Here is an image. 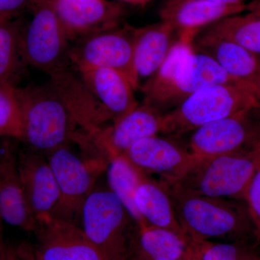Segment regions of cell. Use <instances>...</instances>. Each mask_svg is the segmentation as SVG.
<instances>
[{"label":"cell","instance_id":"cell-1","mask_svg":"<svg viewBox=\"0 0 260 260\" xmlns=\"http://www.w3.org/2000/svg\"><path fill=\"white\" fill-rule=\"evenodd\" d=\"M191 41L179 37L164 64L141 86L144 102L164 115L200 89L218 84L242 83L211 57L194 51Z\"/></svg>","mask_w":260,"mask_h":260},{"label":"cell","instance_id":"cell-2","mask_svg":"<svg viewBox=\"0 0 260 260\" xmlns=\"http://www.w3.org/2000/svg\"><path fill=\"white\" fill-rule=\"evenodd\" d=\"M161 181L188 239L213 242L259 241L244 200L196 194L175 183Z\"/></svg>","mask_w":260,"mask_h":260},{"label":"cell","instance_id":"cell-3","mask_svg":"<svg viewBox=\"0 0 260 260\" xmlns=\"http://www.w3.org/2000/svg\"><path fill=\"white\" fill-rule=\"evenodd\" d=\"M16 93L23 117L24 144L46 155L73 142L78 126L50 81L17 87Z\"/></svg>","mask_w":260,"mask_h":260},{"label":"cell","instance_id":"cell-4","mask_svg":"<svg viewBox=\"0 0 260 260\" xmlns=\"http://www.w3.org/2000/svg\"><path fill=\"white\" fill-rule=\"evenodd\" d=\"M259 102L242 83L209 85L164 114L161 133L178 139Z\"/></svg>","mask_w":260,"mask_h":260},{"label":"cell","instance_id":"cell-5","mask_svg":"<svg viewBox=\"0 0 260 260\" xmlns=\"http://www.w3.org/2000/svg\"><path fill=\"white\" fill-rule=\"evenodd\" d=\"M79 226L108 260H121L138 224L108 186L96 184L82 206Z\"/></svg>","mask_w":260,"mask_h":260},{"label":"cell","instance_id":"cell-6","mask_svg":"<svg viewBox=\"0 0 260 260\" xmlns=\"http://www.w3.org/2000/svg\"><path fill=\"white\" fill-rule=\"evenodd\" d=\"M259 167L260 150L197 158L188 172L174 183L196 194L244 200Z\"/></svg>","mask_w":260,"mask_h":260},{"label":"cell","instance_id":"cell-7","mask_svg":"<svg viewBox=\"0 0 260 260\" xmlns=\"http://www.w3.org/2000/svg\"><path fill=\"white\" fill-rule=\"evenodd\" d=\"M29 10L32 18L25 24L22 52L27 64L48 75L69 68V36L48 0H34Z\"/></svg>","mask_w":260,"mask_h":260},{"label":"cell","instance_id":"cell-8","mask_svg":"<svg viewBox=\"0 0 260 260\" xmlns=\"http://www.w3.org/2000/svg\"><path fill=\"white\" fill-rule=\"evenodd\" d=\"M59 188V205L54 218L79 225L84 202L96 186L98 178L109 162L78 155L69 144L46 155Z\"/></svg>","mask_w":260,"mask_h":260},{"label":"cell","instance_id":"cell-9","mask_svg":"<svg viewBox=\"0 0 260 260\" xmlns=\"http://www.w3.org/2000/svg\"><path fill=\"white\" fill-rule=\"evenodd\" d=\"M186 147L196 158L260 150V102L190 133Z\"/></svg>","mask_w":260,"mask_h":260},{"label":"cell","instance_id":"cell-10","mask_svg":"<svg viewBox=\"0 0 260 260\" xmlns=\"http://www.w3.org/2000/svg\"><path fill=\"white\" fill-rule=\"evenodd\" d=\"M136 28L124 24L78 39L70 51L74 69L102 68L118 72L125 77L135 90L140 78L135 63Z\"/></svg>","mask_w":260,"mask_h":260},{"label":"cell","instance_id":"cell-11","mask_svg":"<svg viewBox=\"0 0 260 260\" xmlns=\"http://www.w3.org/2000/svg\"><path fill=\"white\" fill-rule=\"evenodd\" d=\"M123 155L145 175L169 183L179 181L197 160L186 145L158 135L140 140Z\"/></svg>","mask_w":260,"mask_h":260},{"label":"cell","instance_id":"cell-12","mask_svg":"<svg viewBox=\"0 0 260 260\" xmlns=\"http://www.w3.org/2000/svg\"><path fill=\"white\" fill-rule=\"evenodd\" d=\"M32 260H108L79 225L55 218L39 223Z\"/></svg>","mask_w":260,"mask_h":260},{"label":"cell","instance_id":"cell-13","mask_svg":"<svg viewBox=\"0 0 260 260\" xmlns=\"http://www.w3.org/2000/svg\"><path fill=\"white\" fill-rule=\"evenodd\" d=\"M55 10L70 41L120 25L125 9L109 0H48Z\"/></svg>","mask_w":260,"mask_h":260},{"label":"cell","instance_id":"cell-14","mask_svg":"<svg viewBox=\"0 0 260 260\" xmlns=\"http://www.w3.org/2000/svg\"><path fill=\"white\" fill-rule=\"evenodd\" d=\"M18 167L38 225L46 219L54 218L60 195L47 156L25 145L18 151Z\"/></svg>","mask_w":260,"mask_h":260},{"label":"cell","instance_id":"cell-15","mask_svg":"<svg viewBox=\"0 0 260 260\" xmlns=\"http://www.w3.org/2000/svg\"><path fill=\"white\" fill-rule=\"evenodd\" d=\"M13 139L0 147V218L8 225L35 233L38 222L28 204L18 167Z\"/></svg>","mask_w":260,"mask_h":260},{"label":"cell","instance_id":"cell-16","mask_svg":"<svg viewBox=\"0 0 260 260\" xmlns=\"http://www.w3.org/2000/svg\"><path fill=\"white\" fill-rule=\"evenodd\" d=\"M164 114L143 102L112 125L91 135L95 144L109 159L123 155L140 140L161 133Z\"/></svg>","mask_w":260,"mask_h":260},{"label":"cell","instance_id":"cell-17","mask_svg":"<svg viewBox=\"0 0 260 260\" xmlns=\"http://www.w3.org/2000/svg\"><path fill=\"white\" fill-rule=\"evenodd\" d=\"M61 70L49 75L50 82L64 102L80 129L94 135L111 121L109 114L92 93L78 71Z\"/></svg>","mask_w":260,"mask_h":260},{"label":"cell","instance_id":"cell-18","mask_svg":"<svg viewBox=\"0 0 260 260\" xmlns=\"http://www.w3.org/2000/svg\"><path fill=\"white\" fill-rule=\"evenodd\" d=\"M245 10L244 3L223 5L203 0H166L159 15L162 21L170 24L177 30L179 37L192 40L201 29Z\"/></svg>","mask_w":260,"mask_h":260},{"label":"cell","instance_id":"cell-19","mask_svg":"<svg viewBox=\"0 0 260 260\" xmlns=\"http://www.w3.org/2000/svg\"><path fill=\"white\" fill-rule=\"evenodd\" d=\"M75 70L109 114L112 124L139 105L135 99V89L118 72L102 68Z\"/></svg>","mask_w":260,"mask_h":260},{"label":"cell","instance_id":"cell-20","mask_svg":"<svg viewBox=\"0 0 260 260\" xmlns=\"http://www.w3.org/2000/svg\"><path fill=\"white\" fill-rule=\"evenodd\" d=\"M193 49L211 57L234 79L246 83L260 66V57L237 43L198 32L191 41Z\"/></svg>","mask_w":260,"mask_h":260},{"label":"cell","instance_id":"cell-21","mask_svg":"<svg viewBox=\"0 0 260 260\" xmlns=\"http://www.w3.org/2000/svg\"><path fill=\"white\" fill-rule=\"evenodd\" d=\"M179 39L177 30L162 20L136 28L135 63L140 80L150 78L158 71Z\"/></svg>","mask_w":260,"mask_h":260},{"label":"cell","instance_id":"cell-22","mask_svg":"<svg viewBox=\"0 0 260 260\" xmlns=\"http://www.w3.org/2000/svg\"><path fill=\"white\" fill-rule=\"evenodd\" d=\"M134 203L144 225L170 231L188 239L161 181L146 176L135 191Z\"/></svg>","mask_w":260,"mask_h":260},{"label":"cell","instance_id":"cell-23","mask_svg":"<svg viewBox=\"0 0 260 260\" xmlns=\"http://www.w3.org/2000/svg\"><path fill=\"white\" fill-rule=\"evenodd\" d=\"M188 239L176 233L149 225H139L121 260H179Z\"/></svg>","mask_w":260,"mask_h":260},{"label":"cell","instance_id":"cell-24","mask_svg":"<svg viewBox=\"0 0 260 260\" xmlns=\"http://www.w3.org/2000/svg\"><path fill=\"white\" fill-rule=\"evenodd\" d=\"M25 26L21 20H0V85L16 86L24 66L21 38Z\"/></svg>","mask_w":260,"mask_h":260},{"label":"cell","instance_id":"cell-25","mask_svg":"<svg viewBox=\"0 0 260 260\" xmlns=\"http://www.w3.org/2000/svg\"><path fill=\"white\" fill-rule=\"evenodd\" d=\"M198 32L232 41L260 57V15L249 13L245 15H232Z\"/></svg>","mask_w":260,"mask_h":260},{"label":"cell","instance_id":"cell-26","mask_svg":"<svg viewBox=\"0 0 260 260\" xmlns=\"http://www.w3.org/2000/svg\"><path fill=\"white\" fill-rule=\"evenodd\" d=\"M107 186L119 198L136 223L143 225L134 203L135 191L146 177L124 155L109 160L107 168Z\"/></svg>","mask_w":260,"mask_h":260},{"label":"cell","instance_id":"cell-27","mask_svg":"<svg viewBox=\"0 0 260 260\" xmlns=\"http://www.w3.org/2000/svg\"><path fill=\"white\" fill-rule=\"evenodd\" d=\"M201 260H260V242H213L189 239Z\"/></svg>","mask_w":260,"mask_h":260},{"label":"cell","instance_id":"cell-28","mask_svg":"<svg viewBox=\"0 0 260 260\" xmlns=\"http://www.w3.org/2000/svg\"><path fill=\"white\" fill-rule=\"evenodd\" d=\"M16 88L0 85V139L8 138L22 142L23 117Z\"/></svg>","mask_w":260,"mask_h":260},{"label":"cell","instance_id":"cell-29","mask_svg":"<svg viewBox=\"0 0 260 260\" xmlns=\"http://www.w3.org/2000/svg\"><path fill=\"white\" fill-rule=\"evenodd\" d=\"M244 200L250 212L260 241V167L246 189Z\"/></svg>","mask_w":260,"mask_h":260},{"label":"cell","instance_id":"cell-30","mask_svg":"<svg viewBox=\"0 0 260 260\" xmlns=\"http://www.w3.org/2000/svg\"><path fill=\"white\" fill-rule=\"evenodd\" d=\"M34 0H0V20L13 19L29 10Z\"/></svg>","mask_w":260,"mask_h":260},{"label":"cell","instance_id":"cell-31","mask_svg":"<svg viewBox=\"0 0 260 260\" xmlns=\"http://www.w3.org/2000/svg\"><path fill=\"white\" fill-rule=\"evenodd\" d=\"M243 85L260 102V66L254 76Z\"/></svg>","mask_w":260,"mask_h":260},{"label":"cell","instance_id":"cell-32","mask_svg":"<svg viewBox=\"0 0 260 260\" xmlns=\"http://www.w3.org/2000/svg\"><path fill=\"white\" fill-rule=\"evenodd\" d=\"M179 260H201L198 251L196 250L189 239H188L187 249Z\"/></svg>","mask_w":260,"mask_h":260},{"label":"cell","instance_id":"cell-33","mask_svg":"<svg viewBox=\"0 0 260 260\" xmlns=\"http://www.w3.org/2000/svg\"><path fill=\"white\" fill-rule=\"evenodd\" d=\"M10 250L5 246L3 236V227L0 225V260H8Z\"/></svg>","mask_w":260,"mask_h":260},{"label":"cell","instance_id":"cell-34","mask_svg":"<svg viewBox=\"0 0 260 260\" xmlns=\"http://www.w3.org/2000/svg\"><path fill=\"white\" fill-rule=\"evenodd\" d=\"M246 10L249 13L260 15V0H252L249 4L246 5Z\"/></svg>","mask_w":260,"mask_h":260},{"label":"cell","instance_id":"cell-35","mask_svg":"<svg viewBox=\"0 0 260 260\" xmlns=\"http://www.w3.org/2000/svg\"><path fill=\"white\" fill-rule=\"evenodd\" d=\"M8 260H32V259L30 253L23 255V254H16V253L10 251Z\"/></svg>","mask_w":260,"mask_h":260},{"label":"cell","instance_id":"cell-36","mask_svg":"<svg viewBox=\"0 0 260 260\" xmlns=\"http://www.w3.org/2000/svg\"><path fill=\"white\" fill-rule=\"evenodd\" d=\"M203 1L223 5H239L244 3V0H203Z\"/></svg>","mask_w":260,"mask_h":260},{"label":"cell","instance_id":"cell-37","mask_svg":"<svg viewBox=\"0 0 260 260\" xmlns=\"http://www.w3.org/2000/svg\"><path fill=\"white\" fill-rule=\"evenodd\" d=\"M124 3H129V4L135 5H140V6H144L147 3H149L150 0H121Z\"/></svg>","mask_w":260,"mask_h":260},{"label":"cell","instance_id":"cell-38","mask_svg":"<svg viewBox=\"0 0 260 260\" xmlns=\"http://www.w3.org/2000/svg\"><path fill=\"white\" fill-rule=\"evenodd\" d=\"M2 225V220H1V218H0V225Z\"/></svg>","mask_w":260,"mask_h":260}]
</instances>
